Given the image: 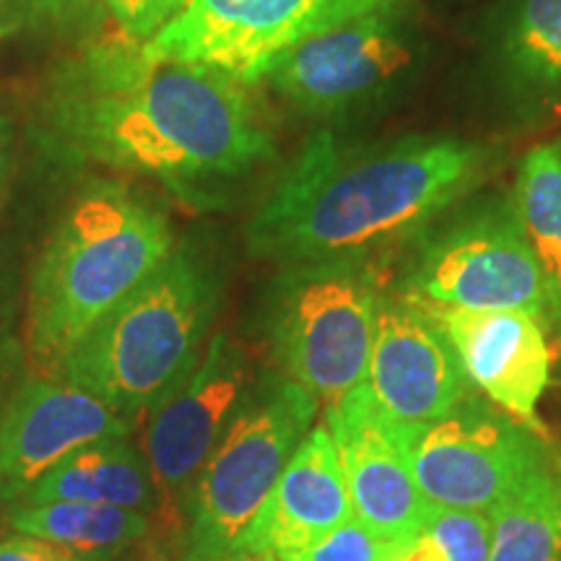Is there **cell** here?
Returning a JSON list of instances; mask_svg holds the SVG:
<instances>
[{"label":"cell","instance_id":"cell-9","mask_svg":"<svg viewBox=\"0 0 561 561\" xmlns=\"http://www.w3.org/2000/svg\"><path fill=\"white\" fill-rule=\"evenodd\" d=\"M401 439L413 481L432 507L486 515L551 447L538 430L473 396L426 424H401Z\"/></svg>","mask_w":561,"mask_h":561},{"label":"cell","instance_id":"cell-4","mask_svg":"<svg viewBox=\"0 0 561 561\" xmlns=\"http://www.w3.org/2000/svg\"><path fill=\"white\" fill-rule=\"evenodd\" d=\"M219 301L221 276L206 252L174 244L172 255L50 375L136 419L157 409L201 362Z\"/></svg>","mask_w":561,"mask_h":561},{"label":"cell","instance_id":"cell-22","mask_svg":"<svg viewBox=\"0 0 561 561\" xmlns=\"http://www.w3.org/2000/svg\"><path fill=\"white\" fill-rule=\"evenodd\" d=\"M421 528L434 538V543L445 553V561H489L491 520L486 512L447 510L430 504Z\"/></svg>","mask_w":561,"mask_h":561},{"label":"cell","instance_id":"cell-13","mask_svg":"<svg viewBox=\"0 0 561 561\" xmlns=\"http://www.w3.org/2000/svg\"><path fill=\"white\" fill-rule=\"evenodd\" d=\"M250 388L244 351L227 335H216L191 375L151 411L146 462L153 486L170 494L191 486Z\"/></svg>","mask_w":561,"mask_h":561},{"label":"cell","instance_id":"cell-14","mask_svg":"<svg viewBox=\"0 0 561 561\" xmlns=\"http://www.w3.org/2000/svg\"><path fill=\"white\" fill-rule=\"evenodd\" d=\"M130 432L133 419L83 388L55 377L21 385L0 413V502H21L53 466L89 442Z\"/></svg>","mask_w":561,"mask_h":561},{"label":"cell","instance_id":"cell-8","mask_svg":"<svg viewBox=\"0 0 561 561\" xmlns=\"http://www.w3.org/2000/svg\"><path fill=\"white\" fill-rule=\"evenodd\" d=\"M421 58L416 21L396 0L291 47L257 83L299 115L341 121L396 96L413 81Z\"/></svg>","mask_w":561,"mask_h":561},{"label":"cell","instance_id":"cell-16","mask_svg":"<svg viewBox=\"0 0 561 561\" xmlns=\"http://www.w3.org/2000/svg\"><path fill=\"white\" fill-rule=\"evenodd\" d=\"M354 517L339 450L322 424L301 439L252 525L248 543L289 561Z\"/></svg>","mask_w":561,"mask_h":561},{"label":"cell","instance_id":"cell-12","mask_svg":"<svg viewBox=\"0 0 561 561\" xmlns=\"http://www.w3.org/2000/svg\"><path fill=\"white\" fill-rule=\"evenodd\" d=\"M322 426L339 450L356 520L388 541L419 533L430 502L405 460L401 424L377 405L367 385L328 403Z\"/></svg>","mask_w":561,"mask_h":561},{"label":"cell","instance_id":"cell-2","mask_svg":"<svg viewBox=\"0 0 561 561\" xmlns=\"http://www.w3.org/2000/svg\"><path fill=\"white\" fill-rule=\"evenodd\" d=\"M496 151L426 133L354 144L318 130L301 144L248 221V250L276 265L388 261L479 191Z\"/></svg>","mask_w":561,"mask_h":561},{"label":"cell","instance_id":"cell-1","mask_svg":"<svg viewBox=\"0 0 561 561\" xmlns=\"http://www.w3.org/2000/svg\"><path fill=\"white\" fill-rule=\"evenodd\" d=\"M47 130L73 159L216 191L276 157L250 83L115 39L70 58L53 81Z\"/></svg>","mask_w":561,"mask_h":561},{"label":"cell","instance_id":"cell-21","mask_svg":"<svg viewBox=\"0 0 561 561\" xmlns=\"http://www.w3.org/2000/svg\"><path fill=\"white\" fill-rule=\"evenodd\" d=\"M9 523L21 536L66 546L76 553L123 549L149 530L144 512L73 500L16 504L9 512Z\"/></svg>","mask_w":561,"mask_h":561},{"label":"cell","instance_id":"cell-15","mask_svg":"<svg viewBox=\"0 0 561 561\" xmlns=\"http://www.w3.org/2000/svg\"><path fill=\"white\" fill-rule=\"evenodd\" d=\"M424 310L447 333L473 388L541 432L536 411L551 380L549 325L517 310Z\"/></svg>","mask_w":561,"mask_h":561},{"label":"cell","instance_id":"cell-3","mask_svg":"<svg viewBox=\"0 0 561 561\" xmlns=\"http://www.w3.org/2000/svg\"><path fill=\"white\" fill-rule=\"evenodd\" d=\"M174 250L170 219L123 187H96L70 206L42 250L30 289L26 341L50 371Z\"/></svg>","mask_w":561,"mask_h":561},{"label":"cell","instance_id":"cell-23","mask_svg":"<svg viewBox=\"0 0 561 561\" xmlns=\"http://www.w3.org/2000/svg\"><path fill=\"white\" fill-rule=\"evenodd\" d=\"M396 543L369 530L356 517H348L289 561H385Z\"/></svg>","mask_w":561,"mask_h":561},{"label":"cell","instance_id":"cell-25","mask_svg":"<svg viewBox=\"0 0 561 561\" xmlns=\"http://www.w3.org/2000/svg\"><path fill=\"white\" fill-rule=\"evenodd\" d=\"M76 551L66 549V546L42 541V538L19 536L0 541V561H70Z\"/></svg>","mask_w":561,"mask_h":561},{"label":"cell","instance_id":"cell-30","mask_svg":"<svg viewBox=\"0 0 561 561\" xmlns=\"http://www.w3.org/2000/svg\"><path fill=\"white\" fill-rule=\"evenodd\" d=\"M13 30V26H9V24H0V37H5V34H9Z\"/></svg>","mask_w":561,"mask_h":561},{"label":"cell","instance_id":"cell-19","mask_svg":"<svg viewBox=\"0 0 561 561\" xmlns=\"http://www.w3.org/2000/svg\"><path fill=\"white\" fill-rule=\"evenodd\" d=\"M489 520V561H561V455L553 447Z\"/></svg>","mask_w":561,"mask_h":561},{"label":"cell","instance_id":"cell-18","mask_svg":"<svg viewBox=\"0 0 561 561\" xmlns=\"http://www.w3.org/2000/svg\"><path fill=\"white\" fill-rule=\"evenodd\" d=\"M496 66L517 100L561 104V0H515L496 32Z\"/></svg>","mask_w":561,"mask_h":561},{"label":"cell","instance_id":"cell-20","mask_svg":"<svg viewBox=\"0 0 561 561\" xmlns=\"http://www.w3.org/2000/svg\"><path fill=\"white\" fill-rule=\"evenodd\" d=\"M512 203L541 268L551 325L561 328V140L525 153L517 167Z\"/></svg>","mask_w":561,"mask_h":561},{"label":"cell","instance_id":"cell-24","mask_svg":"<svg viewBox=\"0 0 561 561\" xmlns=\"http://www.w3.org/2000/svg\"><path fill=\"white\" fill-rule=\"evenodd\" d=\"M123 32L136 42H151L185 11L191 0H100Z\"/></svg>","mask_w":561,"mask_h":561},{"label":"cell","instance_id":"cell-6","mask_svg":"<svg viewBox=\"0 0 561 561\" xmlns=\"http://www.w3.org/2000/svg\"><path fill=\"white\" fill-rule=\"evenodd\" d=\"M390 286L424 307L528 312L551 331L549 294L512 195H471L439 216Z\"/></svg>","mask_w":561,"mask_h":561},{"label":"cell","instance_id":"cell-27","mask_svg":"<svg viewBox=\"0 0 561 561\" xmlns=\"http://www.w3.org/2000/svg\"><path fill=\"white\" fill-rule=\"evenodd\" d=\"M180 561H280L276 553L261 546H237L227 551H185Z\"/></svg>","mask_w":561,"mask_h":561},{"label":"cell","instance_id":"cell-26","mask_svg":"<svg viewBox=\"0 0 561 561\" xmlns=\"http://www.w3.org/2000/svg\"><path fill=\"white\" fill-rule=\"evenodd\" d=\"M385 561H445V553L439 551V546L434 543L430 533L421 528L419 533L392 546L390 557Z\"/></svg>","mask_w":561,"mask_h":561},{"label":"cell","instance_id":"cell-5","mask_svg":"<svg viewBox=\"0 0 561 561\" xmlns=\"http://www.w3.org/2000/svg\"><path fill=\"white\" fill-rule=\"evenodd\" d=\"M385 261L278 265L263 299V339L276 371L320 403L367 377Z\"/></svg>","mask_w":561,"mask_h":561},{"label":"cell","instance_id":"cell-7","mask_svg":"<svg viewBox=\"0 0 561 561\" xmlns=\"http://www.w3.org/2000/svg\"><path fill=\"white\" fill-rule=\"evenodd\" d=\"M320 401L280 371L257 377L193 481L185 551H227L248 536L310 434Z\"/></svg>","mask_w":561,"mask_h":561},{"label":"cell","instance_id":"cell-17","mask_svg":"<svg viewBox=\"0 0 561 561\" xmlns=\"http://www.w3.org/2000/svg\"><path fill=\"white\" fill-rule=\"evenodd\" d=\"M60 500L149 510L153 502L149 462L140 458L128 437L94 439L66 455L16 504Z\"/></svg>","mask_w":561,"mask_h":561},{"label":"cell","instance_id":"cell-29","mask_svg":"<svg viewBox=\"0 0 561 561\" xmlns=\"http://www.w3.org/2000/svg\"><path fill=\"white\" fill-rule=\"evenodd\" d=\"M117 551L121 549H112V551H81L76 553L70 561H117Z\"/></svg>","mask_w":561,"mask_h":561},{"label":"cell","instance_id":"cell-10","mask_svg":"<svg viewBox=\"0 0 561 561\" xmlns=\"http://www.w3.org/2000/svg\"><path fill=\"white\" fill-rule=\"evenodd\" d=\"M388 3L396 0H191L146 47L252 87L291 47Z\"/></svg>","mask_w":561,"mask_h":561},{"label":"cell","instance_id":"cell-11","mask_svg":"<svg viewBox=\"0 0 561 561\" xmlns=\"http://www.w3.org/2000/svg\"><path fill=\"white\" fill-rule=\"evenodd\" d=\"M364 385L398 424L445 416L473 388L439 322L392 286L382 289Z\"/></svg>","mask_w":561,"mask_h":561},{"label":"cell","instance_id":"cell-28","mask_svg":"<svg viewBox=\"0 0 561 561\" xmlns=\"http://www.w3.org/2000/svg\"><path fill=\"white\" fill-rule=\"evenodd\" d=\"M55 5L58 0H0V19H9V26H13L19 19H37Z\"/></svg>","mask_w":561,"mask_h":561}]
</instances>
